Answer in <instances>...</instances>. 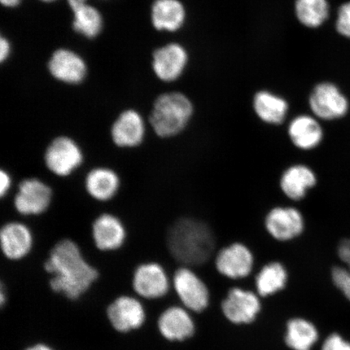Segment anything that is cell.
<instances>
[{"instance_id": "obj_1", "label": "cell", "mask_w": 350, "mask_h": 350, "mask_svg": "<svg viewBox=\"0 0 350 350\" xmlns=\"http://www.w3.org/2000/svg\"><path fill=\"white\" fill-rule=\"evenodd\" d=\"M43 268L50 275L51 290L69 300L84 295L99 275L85 259L80 245L71 237L56 240L43 261Z\"/></svg>"}, {"instance_id": "obj_2", "label": "cell", "mask_w": 350, "mask_h": 350, "mask_svg": "<svg viewBox=\"0 0 350 350\" xmlns=\"http://www.w3.org/2000/svg\"><path fill=\"white\" fill-rule=\"evenodd\" d=\"M165 247L175 262L191 268L204 264L212 257L216 239L206 222L195 217H183L169 226Z\"/></svg>"}, {"instance_id": "obj_3", "label": "cell", "mask_w": 350, "mask_h": 350, "mask_svg": "<svg viewBox=\"0 0 350 350\" xmlns=\"http://www.w3.org/2000/svg\"><path fill=\"white\" fill-rule=\"evenodd\" d=\"M195 113L192 100L181 92L161 94L152 104L148 124L157 137H177L190 125Z\"/></svg>"}, {"instance_id": "obj_4", "label": "cell", "mask_w": 350, "mask_h": 350, "mask_svg": "<svg viewBox=\"0 0 350 350\" xmlns=\"http://www.w3.org/2000/svg\"><path fill=\"white\" fill-rule=\"evenodd\" d=\"M42 159L48 172L65 178L84 164L85 153L75 139L68 135H59L47 144Z\"/></svg>"}, {"instance_id": "obj_5", "label": "cell", "mask_w": 350, "mask_h": 350, "mask_svg": "<svg viewBox=\"0 0 350 350\" xmlns=\"http://www.w3.org/2000/svg\"><path fill=\"white\" fill-rule=\"evenodd\" d=\"M54 191L47 183L38 177L22 179L13 198V207L23 217H38L51 208Z\"/></svg>"}, {"instance_id": "obj_6", "label": "cell", "mask_w": 350, "mask_h": 350, "mask_svg": "<svg viewBox=\"0 0 350 350\" xmlns=\"http://www.w3.org/2000/svg\"><path fill=\"white\" fill-rule=\"evenodd\" d=\"M265 229L278 242H290L303 235L306 230L304 213L292 205H277L271 208L264 218Z\"/></svg>"}, {"instance_id": "obj_7", "label": "cell", "mask_w": 350, "mask_h": 350, "mask_svg": "<svg viewBox=\"0 0 350 350\" xmlns=\"http://www.w3.org/2000/svg\"><path fill=\"white\" fill-rule=\"evenodd\" d=\"M91 242L100 252L120 251L128 242L124 222L112 213L104 212L94 219L90 230Z\"/></svg>"}, {"instance_id": "obj_8", "label": "cell", "mask_w": 350, "mask_h": 350, "mask_svg": "<svg viewBox=\"0 0 350 350\" xmlns=\"http://www.w3.org/2000/svg\"><path fill=\"white\" fill-rule=\"evenodd\" d=\"M308 106L319 120L341 119L349 111V102L339 88L331 82L319 83L310 92Z\"/></svg>"}, {"instance_id": "obj_9", "label": "cell", "mask_w": 350, "mask_h": 350, "mask_svg": "<svg viewBox=\"0 0 350 350\" xmlns=\"http://www.w3.org/2000/svg\"><path fill=\"white\" fill-rule=\"evenodd\" d=\"M172 278L159 262H144L135 268L133 288L135 295L144 299H159L169 294Z\"/></svg>"}, {"instance_id": "obj_10", "label": "cell", "mask_w": 350, "mask_h": 350, "mask_svg": "<svg viewBox=\"0 0 350 350\" xmlns=\"http://www.w3.org/2000/svg\"><path fill=\"white\" fill-rule=\"evenodd\" d=\"M147 124L142 113L135 109L121 111L112 122L109 137L117 148L133 150L142 146L146 141Z\"/></svg>"}, {"instance_id": "obj_11", "label": "cell", "mask_w": 350, "mask_h": 350, "mask_svg": "<svg viewBox=\"0 0 350 350\" xmlns=\"http://www.w3.org/2000/svg\"><path fill=\"white\" fill-rule=\"evenodd\" d=\"M172 286L186 308L192 312H202L208 305V291L189 267L181 266L174 271L172 278Z\"/></svg>"}, {"instance_id": "obj_12", "label": "cell", "mask_w": 350, "mask_h": 350, "mask_svg": "<svg viewBox=\"0 0 350 350\" xmlns=\"http://www.w3.org/2000/svg\"><path fill=\"white\" fill-rule=\"evenodd\" d=\"M36 238L25 223L10 221L0 230V249L7 260L19 261L29 256L33 250Z\"/></svg>"}, {"instance_id": "obj_13", "label": "cell", "mask_w": 350, "mask_h": 350, "mask_svg": "<svg viewBox=\"0 0 350 350\" xmlns=\"http://www.w3.org/2000/svg\"><path fill=\"white\" fill-rule=\"evenodd\" d=\"M107 316L111 326L120 334L139 329L146 321V310L138 297L122 295L107 306Z\"/></svg>"}, {"instance_id": "obj_14", "label": "cell", "mask_w": 350, "mask_h": 350, "mask_svg": "<svg viewBox=\"0 0 350 350\" xmlns=\"http://www.w3.org/2000/svg\"><path fill=\"white\" fill-rule=\"evenodd\" d=\"M317 175L304 163L291 164L284 168L279 178L282 193L293 202H301L317 186Z\"/></svg>"}, {"instance_id": "obj_15", "label": "cell", "mask_w": 350, "mask_h": 350, "mask_svg": "<svg viewBox=\"0 0 350 350\" xmlns=\"http://www.w3.org/2000/svg\"><path fill=\"white\" fill-rule=\"evenodd\" d=\"M188 59L187 51L180 44H167L153 53V72L161 81L174 82L180 78L185 71Z\"/></svg>"}, {"instance_id": "obj_16", "label": "cell", "mask_w": 350, "mask_h": 350, "mask_svg": "<svg viewBox=\"0 0 350 350\" xmlns=\"http://www.w3.org/2000/svg\"><path fill=\"white\" fill-rule=\"evenodd\" d=\"M317 117L301 113L293 118L287 125V135L297 150L308 152L321 146L325 133Z\"/></svg>"}, {"instance_id": "obj_17", "label": "cell", "mask_w": 350, "mask_h": 350, "mask_svg": "<svg viewBox=\"0 0 350 350\" xmlns=\"http://www.w3.org/2000/svg\"><path fill=\"white\" fill-rule=\"evenodd\" d=\"M88 196L98 202L107 203L116 198L121 187V178L116 170L106 165L91 168L85 177Z\"/></svg>"}, {"instance_id": "obj_18", "label": "cell", "mask_w": 350, "mask_h": 350, "mask_svg": "<svg viewBox=\"0 0 350 350\" xmlns=\"http://www.w3.org/2000/svg\"><path fill=\"white\" fill-rule=\"evenodd\" d=\"M253 265V254L242 243L228 245L222 248L216 256L218 272L232 279L247 277L251 273Z\"/></svg>"}, {"instance_id": "obj_19", "label": "cell", "mask_w": 350, "mask_h": 350, "mask_svg": "<svg viewBox=\"0 0 350 350\" xmlns=\"http://www.w3.org/2000/svg\"><path fill=\"white\" fill-rule=\"evenodd\" d=\"M252 109L260 122L267 125L278 126L286 122L290 112V103L282 96L262 90L254 94Z\"/></svg>"}, {"instance_id": "obj_20", "label": "cell", "mask_w": 350, "mask_h": 350, "mask_svg": "<svg viewBox=\"0 0 350 350\" xmlns=\"http://www.w3.org/2000/svg\"><path fill=\"white\" fill-rule=\"evenodd\" d=\"M157 327L161 336L172 342H183L195 332L194 322L185 308L170 306L160 314Z\"/></svg>"}, {"instance_id": "obj_21", "label": "cell", "mask_w": 350, "mask_h": 350, "mask_svg": "<svg viewBox=\"0 0 350 350\" xmlns=\"http://www.w3.org/2000/svg\"><path fill=\"white\" fill-rule=\"evenodd\" d=\"M48 68L56 80L68 85L80 84L87 73L85 61L75 52L67 49L56 51L51 56Z\"/></svg>"}, {"instance_id": "obj_22", "label": "cell", "mask_w": 350, "mask_h": 350, "mask_svg": "<svg viewBox=\"0 0 350 350\" xmlns=\"http://www.w3.org/2000/svg\"><path fill=\"white\" fill-rule=\"evenodd\" d=\"M260 310L258 297L250 291L233 288L222 304L227 319L234 323H248L255 319Z\"/></svg>"}, {"instance_id": "obj_23", "label": "cell", "mask_w": 350, "mask_h": 350, "mask_svg": "<svg viewBox=\"0 0 350 350\" xmlns=\"http://www.w3.org/2000/svg\"><path fill=\"white\" fill-rule=\"evenodd\" d=\"M186 15L185 7L179 0H155L152 6V23L160 31H178L185 25Z\"/></svg>"}, {"instance_id": "obj_24", "label": "cell", "mask_w": 350, "mask_h": 350, "mask_svg": "<svg viewBox=\"0 0 350 350\" xmlns=\"http://www.w3.org/2000/svg\"><path fill=\"white\" fill-rule=\"evenodd\" d=\"M295 12L305 27L317 29L328 18L329 4L327 0H295Z\"/></svg>"}, {"instance_id": "obj_25", "label": "cell", "mask_w": 350, "mask_h": 350, "mask_svg": "<svg viewBox=\"0 0 350 350\" xmlns=\"http://www.w3.org/2000/svg\"><path fill=\"white\" fill-rule=\"evenodd\" d=\"M318 332L312 323L304 319L288 323L286 344L293 350H310L318 340Z\"/></svg>"}, {"instance_id": "obj_26", "label": "cell", "mask_w": 350, "mask_h": 350, "mask_svg": "<svg viewBox=\"0 0 350 350\" xmlns=\"http://www.w3.org/2000/svg\"><path fill=\"white\" fill-rule=\"evenodd\" d=\"M287 273L279 262H272L262 268L256 278L258 292L262 296H269L282 290L286 286Z\"/></svg>"}, {"instance_id": "obj_27", "label": "cell", "mask_w": 350, "mask_h": 350, "mask_svg": "<svg viewBox=\"0 0 350 350\" xmlns=\"http://www.w3.org/2000/svg\"><path fill=\"white\" fill-rule=\"evenodd\" d=\"M102 15L95 8L88 5L74 11L73 29L86 38L97 37L103 29Z\"/></svg>"}, {"instance_id": "obj_28", "label": "cell", "mask_w": 350, "mask_h": 350, "mask_svg": "<svg viewBox=\"0 0 350 350\" xmlns=\"http://www.w3.org/2000/svg\"><path fill=\"white\" fill-rule=\"evenodd\" d=\"M338 256L349 269L334 267L332 270V278L335 286L343 292L345 297L350 300V239L341 241L338 246Z\"/></svg>"}, {"instance_id": "obj_29", "label": "cell", "mask_w": 350, "mask_h": 350, "mask_svg": "<svg viewBox=\"0 0 350 350\" xmlns=\"http://www.w3.org/2000/svg\"><path fill=\"white\" fill-rule=\"evenodd\" d=\"M336 28L343 37L350 38V2L340 7Z\"/></svg>"}, {"instance_id": "obj_30", "label": "cell", "mask_w": 350, "mask_h": 350, "mask_svg": "<svg viewBox=\"0 0 350 350\" xmlns=\"http://www.w3.org/2000/svg\"><path fill=\"white\" fill-rule=\"evenodd\" d=\"M322 350H350V343L338 334H332L323 343Z\"/></svg>"}, {"instance_id": "obj_31", "label": "cell", "mask_w": 350, "mask_h": 350, "mask_svg": "<svg viewBox=\"0 0 350 350\" xmlns=\"http://www.w3.org/2000/svg\"><path fill=\"white\" fill-rule=\"evenodd\" d=\"M12 174L8 170L2 168L0 170V196L2 198L10 194L12 187Z\"/></svg>"}, {"instance_id": "obj_32", "label": "cell", "mask_w": 350, "mask_h": 350, "mask_svg": "<svg viewBox=\"0 0 350 350\" xmlns=\"http://www.w3.org/2000/svg\"><path fill=\"white\" fill-rule=\"evenodd\" d=\"M11 51L10 43L5 38H1V42H0V58H1L2 62L6 60L10 56Z\"/></svg>"}, {"instance_id": "obj_33", "label": "cell", "mask_w": 350, "mask_h": 350, "mask_svg": "<svg viewBox=\"0 0 350 350\" xmlns=\"http://www.w3.org/2000/svg\"><path fill=\"white\" fill-rule=\"evenodd\" d=\"M87 0H68L70 8L72 11H76L83 6L86 5Z\"/></svg>"}, {"instance_id": "obj_34", "label": "cell", "mask_w": 350, "mask_h": 350, "mask_svg": "<svg viewBox=\"0 0 350 350\" xmlns=\"http://www.w3.org/2000/svg\"><path fill=\"white\" fill-rule=\"evenodd\" d=\"M25 350H54L49 345L44 343H38L36 345H31V347L25 349Z\"/></svg>"}, {"instance_id": "obj_35", "label": "cell", "mask_w": 350, "mask_h": 350, "mask_svg": "<svg viewBox=\"0 0 350 350\" xmlns=\"http://www.w3.org/2000/svg\"><path fill=\"white\" fill-rule=\"evenodd\" d=\"M3 6L14 8L21 3V0H0Z\"/></svg>"}, {"instance_id": "obj_36", "label": "cell", "mask_w": 350, "mask_h": 350, "mask_svg": "<svg viewBox=\"0 0 350 350\" xmlns=\"http://www.w3.org/2000/svg\"><path fill=\"white\" fill-rule=\"evenodd\" d=\"M41 1L46 2V3H51L55 1V0H41Z\"/></svg>"}]
</instances>
